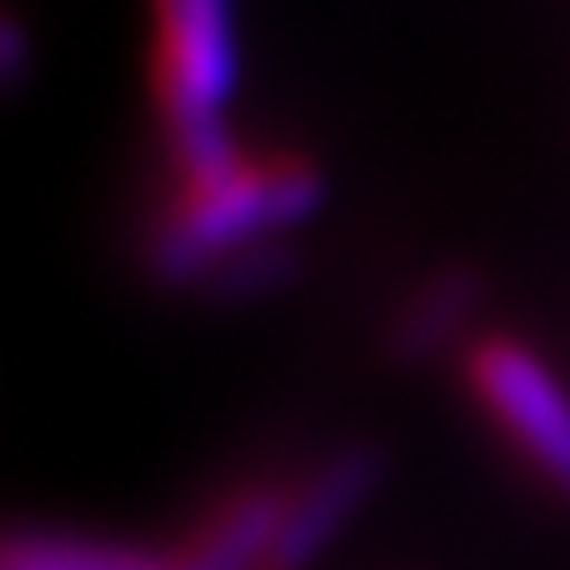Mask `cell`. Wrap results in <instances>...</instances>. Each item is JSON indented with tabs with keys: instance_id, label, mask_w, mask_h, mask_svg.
Here are the masks:
<instances>
[{
	"instance_id": "obj_1",
	"label": "cell",
	"mask_w": 570,
	"mask_h": 570,
	"mask_svg": "<svg viewBox=\"0 0 570 570\" xmlns=\"http://www.w3.org/2000/svg\"><path fill=\"white\" fill-rule=\"evenodd\" d=\"M166 220L156 230V271L190 281L210 266L256 256L261 240L281 236L321 206V170L295 150H250L226 136L170 150Z\"/></svg>"
},
{
	"instance_id": "obj_2",
	"label": "cell",
	"mask_w": 570,
	"mask_h": 570,
	"mask_svg": "<svg viewBox=\"0 0 570 570\" xmlns=\"http://www.w3.org/2000/svg\"><path fill=\"white\" fill-rule=\"evenodd\" d=\"M146 70L170 150L226 136V106L240 86L236 0H150Z\"/></svg>"
},
{
	"instance_id": "obj_3",
	"label": "cell",
	"mask_w": 570,
	"mask_h": 570,
	"mask_svg": "<svg viewBox=\"0 0 570 570\" xmlns=\"http://www.w3.org/2000/svg\"><path fill=\"white\" fill-rule=\"evenodd\" d=\"M465 391L495 431L570 495V385L515 335H481L465 345Z\"/></svg>"
},
{
	"instance_id": "obj_4",
	"label": "cell",
	"mask_w": 570,
	"mask_h": 570,
	"mask_svg": "<svg viewBox=\"0 0 570 570\" xmlns=\"http://www.w3.org/2000/svg\"><path fill=\"white\" fill-rule=\"evenodd\" d=\"M381 451H341L321 465L305 485L285 491V521L276 535V566L285 570H305L345 525L361 515V505L375 495L381 485Z\"/></svg>"
},
{
	"instance_id": "obj_5",
	"label": "cell",
	"mask_w": 570,
	"mask_h": 570,
	"mask_svg": "<svg viewBox=\"0 0 570 570\" xmlns=\"http://www.w3.org/2000/svg\"><path fill=\"white\" fill-rule=\"evenodd\" d=\"M0 570H170V561H156L130 546L80 541V535H10Z\"/></svg>"
},
{
	"instance_id": "obj_6",
	"label": "cell",
	"mask_w": 570,
	"mask_h": 570,
	"mask_svg": "<svg viewBox=\"0 0 570 570\" xmlns=\"http://www.w3.org/2000/svg\"><path fill=\"white\" fill-rule=\"evenodd\" d=\"M261 570H285V566H276V561H271V566H261Z\"/></svg>"
}]
</instances>
